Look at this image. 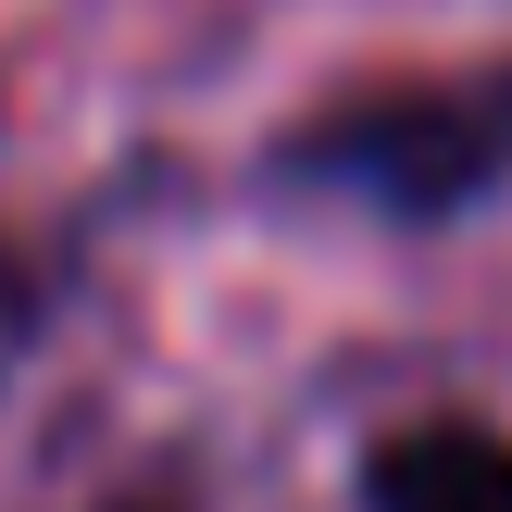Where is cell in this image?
Listing matches in <instances>:
<instances>
[{
	"label": "cell",
	"mask_w": 512,
	"mask_h": 512,
	"mask_svg": "<svg viewBox=\"0 0 512 512\" xmlns=\"http://www.w3.org/2000/svg\"><path fill=\"white\" fill-rule=\"evenodd\" d=\"M300 188H338L388 225H438L463 200H488L512 175V63L488 75H413V88H363L338 113H313L288 138Z\"/></svg>",
	"instance_id": "6da1fadb"
},
{
	"label": "cell",
	"mask_w": 512,
	"mask_h": 512,
	"mask_svg": "<svg viewBox=\"0 0 512 512\" xmlns=\"http://www.w3.org/2000/svg\"><path fill=\"white\" fill-rule=\"evenodd\" d=\"M363 512H512V438L500 425H400L363 463Z\"/></svg>",
	"instance_id": "7a4b0ae2"
},
{
	"label": "cell",
	"mask_w": 512,
	"mask_h": 512,
	"mask_svg": "<svg viewBox=\"0 0 512 512\" xmlns=\"http://www.w3.org/2000/svg\"><path fill=\"white\" fill-rule=\"evenodd\" d=\"M13 338H25V288L0 275V375H13Z\"/></svg>",
	"instance_id": "3957f363"
}]
</instances>
